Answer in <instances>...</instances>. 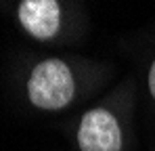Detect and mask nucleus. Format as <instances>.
<instances>
[{
	"mask_svg": "<svg viewBox=\"0 0 155 151\" xmlns=\"http://www.w3.org/2000/svg\"><path fill=\"white\" fill-rule=\"evenodd\" d=\"M74 76L61 59L38 63L27 82L29 101L40 109H61L74 99Z\"/></svg>",
	"mask_w": 155,
	"mask_h": 151,
	"instance_id": "obj_1",
	"label": "nucleus"
},
{
	"mask_svg": "<svg viewBox=\"0 0 155 151\" xmlns=\"http://www.w3.org/2000/svg\"><path fill=\"white\" fill-rule=\"evenodd\" d=\"M78 143L82 151H120L122 149V132L120 124L107 109H90L84 113Z\"/></svg>",
	"mask_w": 155,
	"mask_h": 151,
	"instance_id": "obj_2",
	"label": "nucleus"
},
{
	"mask_svg": "<svg viewBox=\"0 0 155 151\" xmlns=\"http://www.w3.org/2000/svg\"><path fill=\"white\" fill-rule=\"evenodd\" d=\"M19 21L38 40H48L59 32L61 8L54 0H23L19 4Z\"/></svg>",
	"mask_w": 155,
	"mask_h": 151,
	"instance_id": "obj_3",
	"label": "nucleus"
},
{
	"mask_svg": "<svg viewBox=\"0 0 155 151\" xmlns=\"http://www.w3.org/2000/svg\"><path fill=\"white\" fill-rule=\"evenodd\" d=\"M149 90L155 97V61H153V65H151V72H149Z\"/></svg>",
	"mask_w": 155,
	"mask_h": 151,
	"instance_id": "obj_4",
	"label": "nucleus"
}]
</instances>
